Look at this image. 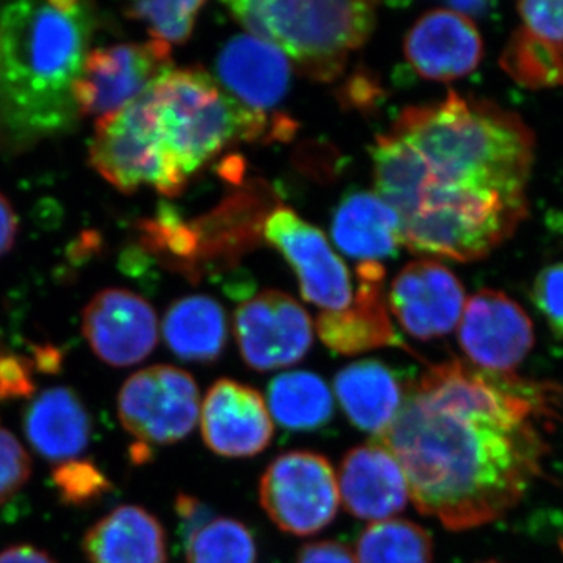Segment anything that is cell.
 Returning a JSON list of instances; mask_svg holds the SVG:
<instances>
[{"label":"cell","mask_w":563,"mask_h":563,"mask_svg":"<svg viewBox=\"0 0 563 563\" xmlns=\"http://www.w3.org/2000/svg\"><path fill=\"white\" fill-rule=\"evenodd\" d=\"M559 395L558 385L451 358L406 385L373 442L395 455L422 515L470 531L504 517L542 476Z\"/></svg>","instance_id":"1"},{"label":"cell","mask_w":563,"mask_h":563,"mask_svg":"<svg viewBox=\"0 0 563 563\" xmlns=\"http://www.w3.org/2000/svg\"><path fill=\"white\" fill-rule=\"evenodd\" d=\"M390 133L424 165L420 198L402 220L413 254L481 261L528 217L536 136L515 111L450 91L402 110Z\"/></svg>","instance_id":"2"},{"label":"cell","mask_w":563,"mask_h":563,"mask_svg":"<svg viewBox=\"0 0 563 563\" xmlns=\"http://www.w3.org/2000/svg\"><path fill=\"white\" fill-rule=\"evenodd\" d=\"M92 27L90 5L73 0L0 10V106L20 131H58L77 113L73 88Z\"/></svg>","instance_id":"3"},{"label":"cell","mask_w":563,"mask_h":563,"mask_svg":"<svg viewBox=\"0 0 563 563\" xmlns=\"http://www.w3.org/2000/svg\"><path fill=\"white\" fill-rule=\"evenodd\" d=\"M224 7L250 35L279 47L303 76L321 81L343 73L351 52L368 41L377 21L373 2L236 0Z\"/></svg>","instance_id":"4"},{"label":"cell","mask_w":563,"mask_h":563,"mask_svg":"<svg viewBox=\"0 0 563 563\" xmlns=\"http://www.w3.org/2000/svg\"><path fill=\"white\" fill-rule=\"evenodd\" d=\"M147 92L163 144L187 180L232 141L261 140L273 131L202 68L169 70Z\"/></svg>","instance_id":"5"},{"label":"cell","mask_w":563,"mask_h":563,"mask_svg":"<svg viewBox=\"0 0 563 563\" xmlns=\"http://www.w3.org/2000/svg\"><path fill=\"white\" fill-rule=\"evenodd\" d=\"M90 163L125 195L150 187L176 198L187 185L163 144L147 91L124 109L96 121Z\"/></svg>","instance_id":"6"},{"label":"cell","mask_w":563,"mask_h":563,"mask_svg":"<svg viewBox=\"0 0 563 563\" xmlns=\"http://www.w3.org/2000/svg\"><path fill=\"white\" fill-rule=\"evenodd\" d=\"M258 496L269 520L296 537L328 528L342 501L332 463L312 451L277 455L262 474Z\"/></svg>","instance_id":"7"},{"label":"cell","mask_w":563,"mask_h":563,"mask_svg":"<svg viewBox=\"0 0 563 563\" xmlns=\"http://www.w3.org/2000/svg\"><path fill=\"white\" fill-rule=\"evenodd\" d=\"M118 415L125 431L143 446L187 439L201 417V396L190 373L155 365L133 374L118 395Z\"/></svg>","instance_id":"8"},{"label":"cell","mask_w":563,"mask_h":563,"mask_svg":"<svg viewBox=\"0 0 563 563\" xmlns=\"http://www.w3.org/2000/svg\"><path fill=\"white\" fill-rule=\"evenodd\" d=\"M169 70L172 47L157 40L92 49L74 84V107L99 120L136 101Z\"/></svg>","instance_id":"9"},{"label":"cell","mask_w":563,"mask_h":563,"mask_svg":"<svg viewBox=\"0 0 563 563\" xmlns=\"http://www.w3.org/2000/svg\"><path fill=\"white\" fill-rule=\"evenodd\" d=\"M265 240L290 263L302 298L322 312H342L354 301L351 273L320 229L279 207L266 218Z\"/></svg>","instance_id":"10"},{"label":"cell","mask_w":563,"mask_h":563,"mask_svg":"<svg viewBox=\"0 0 563 563\" xmlns=\"http://www.w3.org/2000/svg\"><path fill=\"white\" fill-rule=\"evenodd\" d=\"M233 332L244 363L261 373L301 362L313 344V322L307 310L276 290L240 303Z\"/></svg>","instance_id":"11"},{"label":"cell","mask_w":563,"mask_h":563,"mask_svg":"<svg viewBox=\"0 0 563 563\" xmlns=\"http://www.w3.org/2000/svg\"><path fill=\"white\" fill-rule=\"evenodd\" d=\"M457 335L472 365L492 373H514L536 342L528 313L496 290H483L468 299Z\"/></svg>","instance_id":"12"},{"label":"cell","mask_w":563,"mask_h":563,"mask_svg":"<svg viewBox=\"0 0 563 563\" xmlns=\"http://www.w3.org/2000/svg\"><path fill=\"white\" fill-rule=\"evenodd\" d=\"M388 306L404 331L421 342L453 332L465 310V288L443 263H409L393 280Z\"/></svg>","instance_id":"13"},{"label":"cell","mask_w":563,"mask_h":563,"mask_svg":"<svg viewBox=\"0 0 563 563\" xmlns=\"http://www.w3.org/2000/svg\"><path fill=\"white\" fill-rule=\"evenodd\" d=\"M81 331L107 365L124 368L150 357L158 343L154 307L122 288L99 291L85 307Z\"/></svg>","instance_id":"14"},{"label":"cell","mask_w":563,"mask_h":563,"mask_svg":"<svg viewBox=\"0 0 563 563\" xmlns=\"http://www.w3.org/2000/svg\"><path fill=\"white\" fill-rule=\"evenodd\" d=\"M291 66L279 47L246 33L222 46L214 62V80L242 109L269 121L268 114L290 90Z\"/></svg>","instance_id":"15"},{"label":"cell","mask_w":563,"mask_h":563,"mask_svg":"<svg viewBox=\"0 0 563 563\" xmlns=\"http://www.w3.org/2000/svg\"><path fill=\"white\" fill-rule=\"evenodd\" d=\"M199 418L203 443L221 457H254L273 440L274 422L262 393L236 380L211 385Z\"/></svg>","instance_id":"16"},{"label":"cell","mask_w":563,"mask_h":563,"mask_svg":"<svg viewBox=\"0 0 563 563\" xmlns=\"http://www.w3.org/2000/svg\"><path fill=\"white\" fill-rule=\"evenodd\" d=\"M357 280L354 301L346 310L318 314L314 328L321 342L340 355L406 347L391 321L383 263H358Z\"/></svg>","instance_id":"17"},{"label":"cell","mask_w":563,"mask_h":563,"mask_svg":"<svg viewBox=\"0 0 563 563\" xmlns=\"http://www.w3.org/2000/svg\"><path fill=\"white\" fill-rule=\"evenodd\" d=\"M404 55L422 79L454 81L479 66L484 41L470 18L450 9L432 10L407 33Z\"/></svg>","instance_id":"18"},{"label":"cell","mask_w":563,"mask_h":563,"mask_svg":"<svg viewBox=\"0 0 563 563\" xmlns=\"http://www.w3.org/2000/svg\"><path fill=\"white\" fill-rule=\"evenodd\" d=\"M339 490L347 514L373 523L402 512L410 498L401 465L387 448L376 442L352 448L344 455Z\"/></svg>","instance_id":"19"},{"label":"cell","mask_w":563,"mask_h":563,"mask_svg":"<svg viewBox=\"0 0 563 563\" xmlns=\"http://www.w3.org/2000/svg\"><path fill=\"white\" fill-rule=\"evenodd\" d=\"M333 243L358 263L395 258L402 246V221L376 192L354 190L333 211Z\"/></svg>","instance_id":"20"},{"label":"cell","mask_w":563,"mask_h":563,"mask_svg":"<svg viewBox=\"0 0 563 563\" xmlns=\"http://www.w3.org/2000/svg\"><path fill=\"white\" fill-rule=\"evenodd\" d=\"M24 432L33 450L46 461H76L90 443V413L70 388H47L25 409Z\"/></svg>","instance_id":"21"},{"label":"cell","mask_w":563,"mask_h":563,"mask_svg":"<svg viewBox=\"0 0 563 563\" xmlns=\"http://www.w3.org/2000/svg\"><path fill=\"white\" fill-rule=\"evenodd\" d=\"M90 563H166L165 529L140 506H120L92 526L84 539Z\"/></svg>","instance_id":"22"},{"label":"cell","mask_w":563,"mask_h":563,"mask_svg":"<svg viewBox=\"0 0 563 563\" xmlns=\"http://www.w3.org/2000/svg\"><path fill=\"white\" fill-rule=\"evenodd\" d=\"M333 390L347 420L361 431L377 433L395 420L404 401L398 374L379 361H358L344 366L333 379Z\"/></svg>","instance_id":"23"},{"label":"cell","mask_w":563,"mask_h":563,"mask_svg":"<svg viewBox=\"0 0 563 563\" xmlns=\"http://www.w3.org/2000/svg\"><path fill=\"white\" fill-rule=\"evenodd\" d=\"M162 332L166 346L180 361L214 363L228 343V317L217 299L191 295L166 310Z\"/></svg>","instance_id":"24"},{"label":"cell","mask_w":563,"mask_h":563,"mask_svg":"<svg viewBox=\"0 0 563 563\" xmlns=\"http://www.w3.org/2000/svg\"><path fill=\"white\" fill-rule=\"evenodd\" d=\"M268 409L288 431L310 432L324 428L333 417V396L318 374L290 372L268 385Z\"/></svg>","instance_id":"25"},{"label":"cell","mask_w":563,"mask_h":563,"mask_svg":"<svg viewBox=\"0 0 563 563\" xmlns=\"http://www.w3.org/2000/svg\"><path fill=\"white\" fill-rule=\"evenodd\" d=\"M499 65L510 79L529 90L563 87V43L536 35L523 25L510 36Z\"/></svg>","instance_id":"26"},{"label":"cell","mask_w":563,"mask_h":563,"mask_svg":"<svg viewBox=\"0 0 563 563\" xmlns=\"http://www.w3.org/2000/svg\"><path fill=\"white\" fill-rule=\"evenodd\" d=\"M354 555L357 563H432V537L402 518L376 521L363 529Z\"/></svg>","instance_id":"27"},{"label":"cell","mask_w":563,"mask_h":563,"mask_svg":"<svg viewBox=\"0 0 563 563\" xmlns=\"http://www.w3.org/2000/svg\"><path fill=\"white\" fill-rule=\"evenodd\" d=\"M184 540L187 563H257L254 536L233 518H211Z\"/></svg>","instance_id":"28"},{"label":"cell","mask_w":563,"mask_h":563,"mask_svg":"<svg viewBox=\"0 0 563 563\" xmlns=\"http://www.w3.org/2000/svg\"><path fill=\"white\" fill-rule=\"evenodd\" d=\"M206 2L184 0V2H139L125 7V16L143 22L152 40L168 44H184L190 40L199 11Z\"/></svg>","instance_id":"29"},{"label":"cell","mask_w":563,"mask_h":563,"mask_svg":"<svg viewBox=\"0 0 563 563\" xmlns=\"http://www.w3.org/2000/svg\"><path fill=\"white\" fill-rule=\"evenodd\" d=\"M63 503L87 506L98 501L111 490L110 481L91 462L70 461L60 463L52 474Z\"/></svg>","instance_id":"30"},{"label":"cell","mask_w":563,"mask_h":563,"mask_svg":"<svg viewBox=\"0 0 563 563\" xmlns=\"http://www.w3.org/2000/svg\"><path fill=\"white\" fill-rule=\"evenodd\" d=\"M31 474V455L13 433L0 428V504L16 496Z\"/></svg>","instance_id":"31"},{"label":"cell","mask_w":563,"mask_h":563,"mask_svg":"<svg viewBox=\"0 0 563 563\" xmlns=\"http://www.w3.org/2000/svg\"><path fill=\"white\" fill-rule=\"evenodd\" d=\"M532 301L551 331L563 340V262L547 266L532 285Z\"/></svg>","instance_id":"32"},{"label":"cell","mask_w":563,"mask_h":563,"mask_svg":"<svg viewBox=\"0 0 563 563\" xmlns=\"http://www.w3.org/2000/svg\"><path fill=\"white\" fill-rule=\"evenodd\" d=\"M521 25L536 35L563 43V2H521L517 5Z\"/></svg>","instance_id":"33"},{"label":"cell","mask_w":563,"mask_h":563,"mask_svg":"<svg viewBox=\"0 0 563 563\" xmlns=\"http://www.w3.org/2000/svg\"><path fill=\"white\" fill-rule=\"evenodd\" d=\"M33 390L31 362L0 354V399L29 398Z\"/></svg>","instance_id":"34"},{"label":"cell","mask_w":563,"mask_h":563,"mask_svg":"<svg viewBox=\"0 0 563 563\" xmlns=\"http://www.w3.org/2000/svg\"><path fill=\"white\" fill-rule=\"evenodd\" d=\"M296 563H357L346 544L335 540H321L303 544Z\"/></svg>","instance_id":"35"},{"label":"cell","mask_w":563,"mask_h":563,"mask_svg":"<svg viewBox=\"0 0 563 563\" xmlns=\"http://www.w3.org/2000/svg\"><path fill=\"white\" fill-rule=\"evenodd\" d=\"M176 512L179 515L181 526H184V539L188 533L196 531L207 521H210L211 518H214L206 504L190 495L177 496Z\"/></svg>","instance_id":"36"},{"label":"cell","mask_w":563,"mask_h":563,"mask_svg":"<svg viewBox=\"0 0 563 563\" xmlns=\"http://www.w3.org/2000/svg\"><path fill=\"white\" fill-rule=\"evenodd\" d=\"M18 233V217L5 196L0 195V257L13 246Z\"/></svg>","instance_id":"37"},{"label":"cell","mask_w":563,"mask_h":563,"mask_svg":"<svg viewBox=\"0 0 563 563\" xmlns=\"http://www.w3.org/2000/svg\"><path fill=\"white\" fill-rule=\"evenodd\" d=\"M0 563H57V561L38 548L20 544V547H11L9 550L2 551Z\"/></svg>","instance_id":"38"},{"label":"cell","mask_w":563,"mask_h":563,"mask_svg":"<svg viewBox=\"0 0 563 563\" xmlns=\"http://www.w3.org/2000/svg\"><path fill=\"white\" fill-rule=\"evenodd\" d=\"M446 7L455 11V13L462 14V16L470 18V20L476 16H484L490 10V5L487 2H450Z\"/></svg>","instance_id":"39"},{"label":"cell","mask_w":563,"mask_h":563,"mask_svg":"<svg viewBox=\"0 0 563 563\" xmlns=\"http://www.w3.org/2000/svg\"><path fill=\"white\" fill-rule=\"evenodd\" d=\"M483 563H499V562L488 561V562H483Z\"/></svg>","instance_id":"40"}]
</instances>
